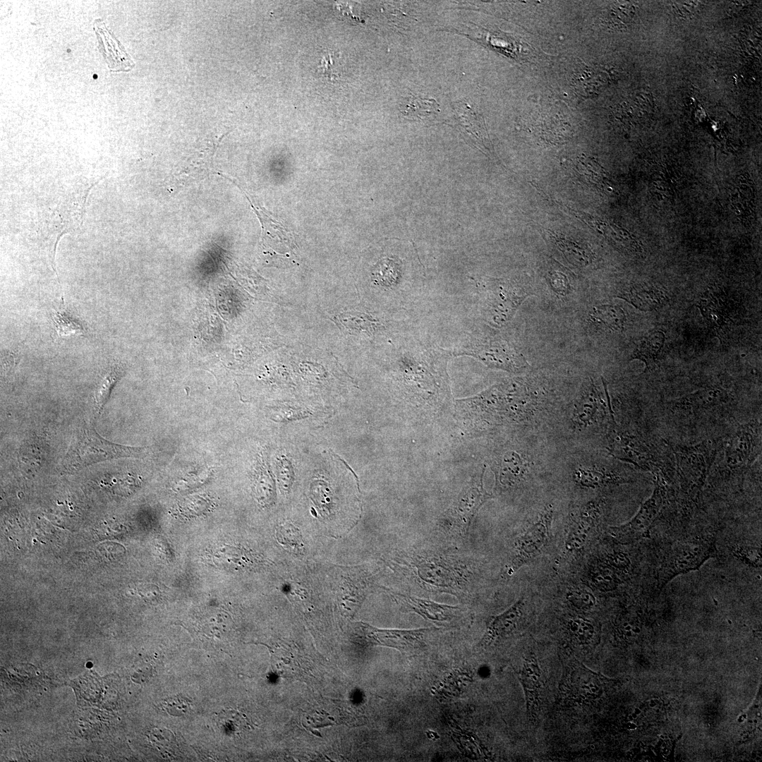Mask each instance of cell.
Wrapping results in <instances>:
<instances>
[{
	"label": "cell",
	"instance_id": "60d3db41",
	"mask_svg": "<svg viewBox=\"0 0 762 762\" xmlns=\"http://www.w3.org/2000/svg\"><path fill=\"white\" fill-rule=\"evenodd\" d=\"M186 701L185 698L178 697L168 699L164 703L165 708H167V712L173 713L172 715H181V713H185L188 709L189 703L186 702Z\"/></svg>",
	"mask_w": 762,
	"mask_h": 762
},
{
	"label": "cell",
	"instance_id": "74e56055",
	"mask_svg": "<svg viewBox=\"0 0 762 762\" xmlns=\"http://www.w3.org/2000/svg\"><path fill=\"white\" fill-rule=\"evenodd\" d=\"M600 562L609 567L618 574L627 572L630 567L631 562L627 554L621 551H613L605 555Z\"/></svg>",
	"mask_w": 762,
	"mask_h": 762
},
{
	"label": "cell",
	"instance_id": "cb8c5ba5",
	"mask_svg": "<svg viewBox=\"0 0 762 762\" xmlns=\"http://www.w3.org/2000/svg\"><path fill=\"white\" fill-rule=\"evenodd\" d=\"M665 334L661 331H655L642 340L634 350L632 358L644 362L649 368L658 358L665 342Z\"/></svg>",
	"mask_w": 762,
	"mask_h": 762
},
{
	"label": "cell",
	"instance_id": "7c38bea8",
	"mask_svg": "<svg viewBox=\"0 0 762 762\" xmlns=\"http://www.w3.org/2000/svg\"><path fill=\"white\" fill-rule=\"evenodd\" d=\"M730 400L727 392L720 386H707L677 399L671 407L673 413L694 419L715 412Z\"/></svg>",
	"mask_w": 762,
	"mask_h": 762
},
{
	"label": "cell",
	"instance_id": "7a4b0ae2",
	"mask_svg": "<svg viewBox=\"0 0 762 762\" xmlns=\"http://www.w3.org/2000/svg\"><path fill=\"white\" fill-rule=\"evenodd\" d=\"M145 447H129L111 442L100 436L91 426L75 430L62 461L65 471H76L91 464L123 457H140Z\"/></svg>",
	"mask_w": 762,
	"mask_h": 762
},
{
	"label": "cell",
	"instance_id": "8fae6325",
	"mask_svg": "<svg viewBox=\"0 0 762 762\" xmlns=\"http://www.w3.org/2000/svg\"><path fill=\"white\" fill-rule=\"evenodd\" d=\"M604 678L574 660L562 680L560 689L569 699L590 703L603 694Z\"/></svg>",
	"mask_w": 762,
	"mask_h": 762
},
{
	"label": "cell",
	"instance_id": "4316f807",
	"mask_svg": "<svg viewBox=\"0 0 762 762\" xmlns=\"http://www.w3.org/2000/svg\"><path fill=\"white\" fill-rule=\"evenodd\" d=\"M123 368L116 363L111 365L99 380L95 392V401L97 412H99L107 401L114 385L123 376Z\"/></svg>",
	"mask_w": 762,
	"mask_h": 762
},
{
	"label": "cell",
	"instance_id": "ac0fdd59",
	"mask_svg": "<svg viewBox=\"0 0 762 762\" xmlns=\"http://www.w3.org/2000/svg\"><path fill=\"white\" fill-rule=\"evenodd\" d=\"M94 29L99 44V49L111 71H129L134 62L124 47L109 31L101 19H97Z\"/></svg>",
	"mask_w": 762,
	"mask_h": 762
},
{
	"label": "cell",
	"instance_id": "f1b7e54d",
	"mask_svg": "<svg viewBox=\"0 0 762 762\" xmlns=\"http://www.w3.org/2000/svg\"><path fill=\"white\" fill-rule=\"evenodd\" d=\"M277 541L284 548L296 555H303L305 545L299 529L291 523L280 524L276 529Z\"/></svg>",
	"mask_w": 762,
	"mask_h": 762
},
{
	"label": "cell",
	"instance_id": "e0dca14e",
	"mask_svg": "<svg viewBox=\"0 0 762 762\" xmlns=\"http://www.w3.org/2000/svg\"><path fill=\"white\" fill-rule=\"evenodd\" d=\"M524 610V600L521 598L502 613L492 617L488 624L480 646H490L512 634L521 623Z\"/></svg>",
	"mask_w": 762,
	"mask_h": 762
},
{
	"label": "cell",
	"instance_id": "4fadbf2b",
	"mask_svg": "<svg viewBox=\"0 0 762 762\" xmlns=\"http://www.w3.org/2000/svg\"><path fill=\"white\" fill-rule=\"evenodd\" d=\"M600 512V503L591 502L581 507L574 514L564 541L567 551L576 553L583 549L599 518Z\"/></svg>",
	"mask_w": 762,
	"mask_h": 762
},
{
	"label": "cell",
	"instance_id": "ab89813d",
	"mask_svg": "<svg viewBox=\"0 0 762 762\" xmlns=\"http://www.w3.org/2000/svg\"><path fill=\"white\" fill-rule=\"evenodd\" d=\"M734 555L746 564L755 567L761 566V552L759 548L739 545L733 550Z\"/></svg>",
	"mask_w": 762,
	"mask_h": 762
},
{
	"label": "cell",
	"instance_id": "8d00e7d4",
	"mask_svg": "<svg viewBox=\"0 0 762 762\" xmlns=\"http://www.w3.org/2000/svg\"><path fill=\"white\" fill-rule=\"evenodd\" d=\"M554 238L557 245L565 253V255L572 257L574 261L581 265L587 264L589 262V255L575 243L556 236H554Z\"/></svg>",
	"mask_w": 762,
	"mask_h": 762
},
{
	"label": "cell",
	"instance_id": "52a82bcc",
	"mask_svg": "<svg viewBox=\"0 0 762 762\" xmlns=\"http://www.w3.org/2000/svg\"><path fill=\"white\" fill-rule=\"evenodd\" d=\"M655 487L652 495L640 506L636 514L627 523L610 528L612 538L622 544L634 542L646 535L658 518L666 500L665 476L655 473Z\"/></svg>",
	"mask_w": 762,
	"mask_h": 762
},
{
	"label": "cell",
	"instance_id": "ffe728a7",
	"mask_svg": "<svg viewBox=\"0 0 762 762\" xmlns=\"http://www.w3.org/2000/svg\"><path fill=\"white\" fill-rule=\"evenodd\" d=\"M610 409V405L607 406L595 387H591L590 392L586 396L582 397L580 402L576 406L574 413V419L579 426H588L598 421L600 418H604Z\"/></svg>",
	"mask_w": 762,
	"mask_h": 762
},
{
	"label": "cell",
	"instance_id": "ba28073f",
	"mask_svg": "<svg viewBox=\"0 0 762 762\" xmlns=\"http://www.w3.org/2000/svg\"><path fill=\"white\" fill-rule=\"evenodd\" d=\"M714 552L707 540L675 543L667 551L658 573V587L663 588L675 576L698 569Z\"/></svg>",
	"mask_w": 762,
	"mask_h": 762
},
{
	"label": "cell",
	"instance_id": "8992f818",
	"mask_svg": "<svg viewBox=\"0 0 762 762\" xmlns=\"http://www.w3.org/2000/svg\"><path fill=\"white\" fill-rule=\"evenodd\" d=\"M553 513L552 506L547 505L537 521L515 538L504 567V573L507 576L514 574L541 553L549 540Z\"/></svg>",
	"mask_w": 762,
	"mask_h": 762
},
{
	"label": "cell",
	"instance_id": "83f0119b",
	"mask_svg": "<svg viewBox=\"0 0 762 762\" xmlns=\"http://www.w3.org/2000/svg\"><path fill=\"white\" fill-rule=\"evenodd\" d=\"M455 113L460 123L472 133L483 145L487 143L488 135L483 121L466 104H456Z\"/></svg>",
	"mask_w": 762,
	"mask_h": 762
},
{
	"label": "cell",
	"instance_id": "d4e9b609",
	"mask_svg": "<svg viewBox=\"0 0 762 762\" xmlns=\"http://www.w3.org/2000/svg\"><path fill=\"white\" fill-rule=\"evenodd\" d=\"M567 629L572 641L577 645H592L598 639L596 626L593 622L585 618L576 617L569 619Z\"/></svg>",
	"mask_w": 762,
	"mask_h": 762
},
{
	"label": "cell",
	"instance_id": "4dcf8cb0",
	"mask_svg": "<svg viewBox=\"0 0 762 762\" xmlns=\"http://www.w3.org/2000/svg\"><path fill=\"white\" fill-rule=\"evenodd\" d=\"M339 320L349 331L355 333L365 332L371 335L378 327L376 320L363 313H344L339 315Z\"/></svg>",
	"mask_w": 762,
	"mask_h": 762
},
{
	"label": "cell",
	"instance_id": "f35d334b",
	"mask_svg": "<svg viewBox=\"0 0 762 762\" xmlns=\"http://www.w3.org/2000/svg\"><path fill=\"white\" fill-rule=\"evenodd\" d=\"M579 172L589 181L599 184L603 181L599 165L590 157H581L578 162Z\"/></svg>",
	"mask_w": 762,
	"mask_h": 762
},
{
	"label": "cell",
	"instance_id": "5bb4252c",
	"mask_svg": "<svg viewBox=\"0 0 762 762\" xmlns=\"http://www.w3.org/2000/svg\"><path fill=\"white\" fill-rule=\"evenodd\" d=\"M396 598L405 610L415 612L440 626L451 624L461 617V610L457 606L440 604L409 595H397Z\"/></svg>",
	"mask_w": 762,
	"mask_h": 762
},
{
	"label": "cell",
	"instance_id": "e575fe53",
	"mask_svg": "<svg viewBox=\"0 0 762 762\" xmlns=\"http://www.w3.org/2000/svg\"><path fill=\"white\" fill-rule=\"evenodd\" d=\"M217 724L228 735H237L246 727V719L241 713L233 710H223L217 715Z\"/></svg>",
	"mask_w": 762,
	"mask_h": 762
},
{
	"label": "cell",
	"instance_id": "d6986e66",
	"mask_svg": "<svg viewBox=\"0 0 762 762\" xmlns=\"http://www.w3.org/2000/svg\"><path fill=\"white\" fill-rule=\"evenodd\" d=\"M497 287L488 293L486 303L490 318L495 324L502 325L512 317L527 295L507 285Z\"/></svg>",
	"mask_w": 762,
	"mask_h": 762
},
{
	"label": "cell",
	"instance_id": "30bf717a",
	"mask_svg": "<svg viewBox=\"0 0 762 762\" xmlns=\"http://www.w3.org/2000/svg\"><path fill=\"white\" fill-rule=\"evenodd\" d=\"M459 351L461 354L473 356L491 368L509 372H521L528 365L521 356L500 340L480 339L473 336Z\"/></svg>",
	"mask_w": 762,
	"mask_h": 762
},
{
	"label": "cell",
	"instance_id": "f546056e",
	"mask_svg": "<svg viewBox=\"0 0 762 762\" xmlns=\"http://www.w3.org/2000/svg\"><path fill=\"white\" fill-rule=\"evenodd\" d=\"M591 318L595 323L613 330H622L625 315L622 308L615 306L604 305L595 307Z\"/></svg>",
	"mask_w": 762,
	"mask_h": 762
},
{
	"label": "cell",
	"instance_id": "d590c367",
	"mask_svg": "<svg viewBox=\"0 0 762 762\" xmlns=\"http://www.w3.org/2000/svg\"><path fill=\"white\" fill-rule=\"evenodd\" d=\"M567 601L576 610L588 611L594 607L596 598L588 589L576 588L569 590L566 594Z\"/></svg>",
	"mask_w": 762,
	"mask_h": 762
},
{
	"label": "cell",
	"instance_id": "1f68e13d",
	"mask_svg": "<svg viewBox=\"0 0 762 762\" xmlns=\"http://www.w3.org/2000/svg\"><path fill=\"white\" fill-rule=\"evenodd\" d=\"M471 680L468 672L456 670L445 677L437 692L443 698L456 696L463 691Z\"/></svg>",
	"mask_w": 762,
	"mask_h": 762
},
{
	"label": "cell",
	"instance_id": "44dd1931",
	"mask_svg": "<svg viewBox=\"0 0 762 762\" xmlns=\"http://www.w3.org/2000/svg\"><path fill=\"white\" fill-rule=\"evenodd\" d=\"M574 480L582 487L598 488L627 483V480L606 467L580 466L574 471Z\"/></svg>",
	"mask_w": 762,
	"mask_h": 762
},
{
	"label": "cell",
	"instance_id": "836d02e7",
	"mask_svg": "<svg viewBox=\"0 0 762 762\" xmlns=\"http://www.w3.org/2000/svg\"><path fill=\"white\" fill-rule=\"evenodd\" d=\"M59 337L70 334L83 335L86 329L80 322L69 315L61 307L52 315Z\"/></svg>",
	"mask_w": 762,
	"mask_h": 762
},
{
	"label": "cell",
	"instance_id": "484cf974",
	"mask_svg": "<svg viewBox=\"0 0 762 762\" xmlns=\"http://www.w3.org/2000/svg\"><path fill=\"white\" fill-rule=\"evenodd\" d=\"M588 578L594 587L605 592L616 589L622 581L617 572L600 562L589 567Z\"/></svg>",
	"mask_w": 762,
	"mask_h": 762
},
{
	"label": "cell",
	"instance_id": "277c9868",
	"mask_svg": "<svg viewBox=\"0 0 762 762\" xmlns=\"http://www.w3.org/2000/svg\"><path fill=\"white\" fill-rule=\"evenodd\" d=\"M675 458L677 471L682 488L694 494L698 493L710 471L717 455V446L704 440L691 445H671Z\"/></svg>",
	"mask_w": 762,
	"mask_h": 762
},
{
	"label": "cell",
	"instance_id": "5b68a950",
	"mask_svg": "<svg viewBox=\"0 0 762 762\" xmlns=\"http://www.w3.org/2000/svg\"><path fill=\"white\" fill-rule=\"evenodd\" d=\"M610 453L621 461L653 473L662 472L667 476L661 454L655 446L634 433L612 428L608 434Z\"/></svg>",
	"mask_w": 762,
	"mask_h": 762
},
{
	"label": "cell",
	"instance_id": "2e32d148",
	"mask_svg": "<svg viewBox=\"0 0 762 762\" xmlns=\"http://www.w3.org/2000/svg\"><path fill=\"white\" fill-rule=\"evenodd\" d=\"M518 677L525 696L528 717L533 720L540 710L543 691V672L534 654L524 658Z\"/></svg>",
	"mask_w": 762,
	"mask_h": 762
},
{
	"label": "cell",
	"instance_id": "603a6c76",
	"mask_svg": "<svg viewBox=\"0 0 762 762\" xmlns=\"http://www.w3.org/2000/svg\"><path fill=\"white\" fill-rule=\"evenodd\" d=\"M698 307L708 324L713 327H720L728 318L725 303L713 292L706 291L700 298Z\"/></svg>",
	"mask_w": 762,
	"mask_h": 762
},
{
	"label": "cell",
	"instance_id": "9c48e42d",
	"mask_svg": "<svg viewBox=\"0 0 762 762\" xmlns=\"http://www.w3.org/2000/svg\"><path fill=\"white\" fill-rule=\"evenodd\" d=\"M357 626L358 634L363 643L394 648L406 655L421 651L428 634L434 629H380L363 622Z\"/></svg>",
	"mask_w": 762,
	"mask_h": 762
},
{
	"label": "cell",
	"instance_id": "7402d4cb",
	"mask_svg": "<svg viewBox=\"0 0 762 762\" xmlns=\"http://www.w3.org/2000/svg\"><path fill=\"white\" fill-rule=\"evenodd\" d=\"M620 294L619 297L625 299L636 308L645 311L658 308L667 299L662 289L647 284L633 286L629 290Z\"/></svg>",
	"mask_w": 762,
	"mask_h": 762
},
{
	"label": "cell",
	"instance_id": "d6a6232c",
	"mask_svg": "<svg viewBox=\"0 0 762 762\" xmlns=\"http://www.w3.org/2000/svg\"><path fill=\"white\" fill-rule=\"evenodd\" d=\"M439 111L438 104L433 99L411 97L404 105L401 112L407 116L428 118Z\"/></svg>",
	"mask_w": 762,
	"mask_h": 762
},
{
	"label": "cell",
	"instance_id": "9a60e30c",
	"mask_svg": "<svg viewBox=\"0 0 762 762\" xmlns=\"http://www.w3.org/2000/svg\"><path fill=\"white\" fill-rule=\"evenodd\" d=\"M491 497L483 488L482 477L459 495L452 514L453 526L459 534L468 533L476 514Z\"/></svg>",
	"mask_w": 762,
	"mask_h": 762
},
{
	"label": "cell",
	"instance_id": "6da1fadb",
	"mask_svg": "<svg viewBox=\"0 0 762 762\" xmlns=\"http://www.w3.org/2000/svg\"><path fill=\"white\" fill-rule=\"evenodd\" d=\"M412 582L430 592L464 597L470 588L471 572L458 557L429 551H411L405 557Z\"/></svg>",
	"mask_w": 762,
	"mask_h": 762
},
{
	"label": "cell",
	"instance_id": "3957f363",
	"mask_svg": "<svg viewBox=\"0 0 762 762\" xmlns=\"http://www.w3.org/2000/svg\"><path fill=\"white\" fill-rule=\"evenodd\" d=\"M761 452V424L758 421L739 425L725 439L723 456L717 468L723 477L744 474Z\"/></svg>",
	"mask_w": 762,
	"mask_h": 762
}]
</instances>
